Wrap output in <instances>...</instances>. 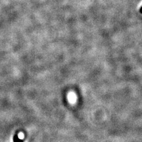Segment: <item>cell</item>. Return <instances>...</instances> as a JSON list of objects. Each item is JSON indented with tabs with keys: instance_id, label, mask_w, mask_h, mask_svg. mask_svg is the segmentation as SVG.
Listing matches in <instances>:
<instances>
[{
	"instance_id": "1",
	"label": "cell",
	"mask_w": 142,
	"mask_h": 142,
	"mask_svg": "<svg viewBox=\"0 0 142 142\" xmlns=\"http://www.w3.org/2000/svg\"><path fill=\"white\" fill-rule=\"evenodd\" d=\"M76 99V97H75V94H71L69 95V99L70 100H72H72H75Z\"/></svg>"
}]
</instances>
